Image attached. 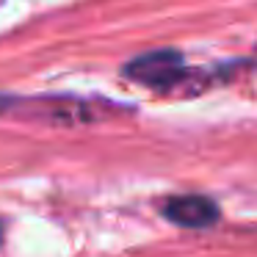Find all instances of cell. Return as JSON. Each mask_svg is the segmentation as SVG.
I'll list each match as a JSON object with an SVG mask.
<instances>
[{
    "label": "cell",
    "instance_id": "obj_1",
    "mask_svg": "<svg viewBox=\"0 0 257 257\" xmlns=\"http://www.w3.org/2000/svg\"><path fill=\"white\" fill-rule=\"evenodd\" d=\"M116 113L105 100H83L69 94H34V97H0V116L23 119L47 127H83Z\"/></svg>",
    "mask_w": 257,
    "mask_h": 257
},
{
    "label": "cell",
    "instance_id": "obj_2",
    "mask_svg": "<svg viewBox=\"0 0 257 257\" xmlns=\"http://www.w3.org/2000/svg\"><path fill=\"white\" fill-rule=\"evenodd\" d=\"M124 75L130 80H136V83L150 86V89H158L161 94H166L185 75V64H183V56L174 50H155V53L133 58L124 67Z\"/></svg>",
    "mask_w": 257,
    "mask_h": 257
},
{
    "label": "cell",
    "instance_id": "obj_3",
    "mask_svg": "<svg viewBox=\"0 0 257 257\" xmlns=\"http://www.w3.org/2000/svg\"><path fill=\"white\" fill-rule=\"evenodd\" d=\"M163 216L180 227H210L218 218V207L205 196H174L163 205Z\"/></svg>",
    "mask_w": 257,
    "mask_h": 257
},
{
    "label": "cell",
    "instance_id": "obj_4",
    "mask_svg": "<svg viewBox=\"0 0 257 257\" xmlns=\"http://www.w3.org/2000/svg\"><path fill=\"white\" fill-rule=\"evenodd\" d=\"M0 6H3V0H0Z\"/></svg>",
    "mask_w": 257,
    "mask_h": 257
},
{
    "label": "cell",
    "instance_id": "obj_5",
    "mask_svg": "<svg viewBox=\"0 0 257 257\" xmlns=\"http://www.w3.org/2000/svg\"><path fill=\"white\" fill-rule=\"evenodd\" d=\"M0 238H3V235H0Z\"/></svg>",
    "mask_w": 257,
    "mask_h": 257
}]
</instances>
